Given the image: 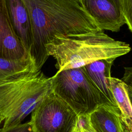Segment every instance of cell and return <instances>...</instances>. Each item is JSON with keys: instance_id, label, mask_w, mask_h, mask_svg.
<instances>
[{"instance_id": "obj_1", "label": "cell", "mask_w": 132, "mask_h": 132, "mask_svg": "<svg viewBox=\"0 0 132 132\" xmlns=\"http://www.w3.org/2000/svg\"><path fill=\"white\" fill-rule=\"evenodd\" d=\"M30 19L32 45L29 57L36 72L47 60L45 46L55 36L100 31L81 0H23Z\"/></svg>"}, {"instance_id": "obj_2", "label": "cell", "mask_w": 132, "mask_h": 132, "mask_svg": "<svg viewBox=\"0 0 132 132\" xmlns=\"http://www.w3.org/2000/svg\"><path fill=\"white\" fill-rule=\"evenodd\" d=\"M47 56L56 60L58 71L84 67L101 59H116L129 53L125 42L116 40L100 30L72 36H55L46 45Z\"/></svg>"}, {"instance_id": "obj_3", "label": "cell", "mask_w": 132, "mask_h": 132, "mask_svg": "<svg viewBox=\"0 0 132 132\" xmlns=\"http://www.w3.org/2000/svg\"><path fill=\"white\" fill-rule=\"evenodd\" d=\"M52 92V77L39 71L0 85V124L9 128L21 124Z\"/></svg>"}, {"instance_id": "obj_4", "label": "cell", "mask_w": 132, "mask_h": 132, "mask_svg": "<svg viewBox=\"0 0 132 132\" xmlns=\"http://www.w3.org/2000/svg\"><path fill=\"white\" fill-rule=\"evenodd\" d=\"M52 89L78 116L90 114L102 105L100 92L84 67L57 71L52 77Z\"/></svg>"}, {"instance_id": "obj_5", "label": "cell", "mask_w": 132, "mask_h": 132, "mask_svg": "<svg viewBox=\"0 0 132 132\" xmlns=\"http://www.w3.org/2000/svg\"><path fill=\"white\" fill-rule=\"evenodd\" d=\"M78 116L53 92L46 95L31 113L35 132H78Z\"/></svg>"}, {"instance_id": "obj_6", "label": "cell", "mask_w": 132, "mask_h": 132, "mask_svg": "<svg viewBox=\"0 0 132 132\" xmlns=\"http://www.w3.org/2000/svg\"><path fill=\"white\" fill-rule=\"evenodd\" d=\"M81 2L101 30L118 32L126 24L122 0H81Z\"/></svg>"}, {"instance_id": "obj_7", "label": "cell", "mask_w": 132, "mask_h": 132, "mask_svg": "<svg viewBox=\"0 0 132 132\" xmlns=\"http://www.w3.org/2000/svg\"><path fill=\"white\" fill-rule=\"evenodd\" d=\"M29 57L14 30L6 0H0V58L18 60Z\"/></svg>"}, {"instance_id": "obj_8", "label": "cell", "mask_w": 132, "mask_h": 132, "mask_svg": "<svg viewBox=\"0 0 132 132\" xmlns=\"http://www.w3.org/2000/svg\"><path fill=\"white\" fill-rule=\"evenodd\" d=\"M114 61V59H101L84 67L88 76L100 92L102 105L119 109L113 96L110 85V70Z\"/></svg>"}, {"instance_id": "obj_9", "label": "cell", "mask_w": 132, "mask_h": 132, "mask_svg": "<svg viewBox=\"0 0 132 132\" xmlns=\"http://www.w3.org/2000/svg\"><path fill=\"white\" fill-rule=\"evenodd\" d=\"M12 26L15 34L29 55L32 45L30 19L23 0H6Z\"/></svg>"}, {"instance_id": "obj_10", "label": "cell", "mask_w": 132, "mask_h": 132, "mask_svg": "<svg viewBox=\"0 0 132 132\" xmlns=\"http://www.w3.org/2000/svg\"><path fill=\"white\" fill-rule=\"evenodd\" d=\"M94 132H124L123 122L119 109L101 105L89 114Z\"/></svg>"}, {"instance_id": "obj_11", "label": "cell", "mask_w": 132, "mask_h": 132, "mask_svg": "<svg viewBox=\"0 0 132 132\" xmlns=\"http://www.w3.org/2000/svg\"><path fill=\"white\" fill-rule=\"evenodd\" d=\"M36 73L30 58L18 60L0 58V85Z\"/></svg>"}, {"instance_id": "obj_12", "label": "cell", "mask_w": 132, "mask_h": 132, "mask_svg": "<svg viewBox=\"0 0 132 132\" xmlns=\"http://www.w3.org/2000/svg\"><path fill=\"white\" fill-rule=\"evenodd\" d=\"M111 89L120 110L124 124L132 127V107L126 89V84L117 78H110Z\"/></svg>"}, {"instance_id": "obj_13", "label": "cell", "mask_w": 132, "mask_h": 132, "mask_svg": "<svg viewBox=\"0 0 132 132\" xmlns=\"http://www.w3.org/2000/svg\"><path fill=\"white\" fill-rule=\"evenodd\" d=\"M122 4L126 24L132 32V0H122Z\"/></svg>"}, {"instance_id": "obj_14", "label": "cell", "mask_w": 132, "mask_h": 132, "mask_svg": "<svg viewBox=\"0 0 132 132\" xmlns=\"http://www.w3.org/2000/svg\"><path fill=\"white\" fill-rule=\"evenodd\" d=\"M0 132H35L29 122L21 123L19 125L9 128H2Z\"/></svg>"}, {"instance_id": "obj_15", "label": "cell", "mask_w": 132, "mask_h": 132, "mask_svg": "<svg viewBox=\"0 0 132 132\" xmlns=\"http://www.w3.org/2000/svg\"><path fill=\"white\" fill-rule=\"evenodd\" d=\"M78 132H94L89 121V114L78 116Z\"/></svg>"}, {"instance_id": "obj_16", "label": "cell", "mask_w": 132, "mask_h": 132, "mask_svg": "<svg viewBox=\"0 0 132 132\" xmlns=\"http://www.w3.org/2000/svg\"><path fill=\"white\" fill-rule=\"evenodd\" d=\"M121 80L127 86L132 88V67L124 68V73Z\"/></svg>"}, {"instance_id": "obj_17", "label": "cell", "mask_w": 132, "mask_h": 132, "mask_svg": "<svg viewBox=\"0 0 132 132\" xmlns=\"http://www.w3.org/2000/svg\"><path fill=\"white\" fill-rule=\"evenodd\" d=\"M126 89H127L128 95L129 100H130V103L131 105V107H132V88L126 85Z\"/></svg>"}, {"instance_id": "obj_18", "label": "cell", "mask_w": 132, "mask_h": 132, "mask_svg": "<svg viewBox=\"0 0 132 132\" xmlns=\"http://www.w3.org/2000/svg\"><path fill=\"white\" fill-rule=\"evenodd\" d=\"M124 125V132H132V127L128 126L125 125L123 123Z\"/></svg>"}]
</instances>
